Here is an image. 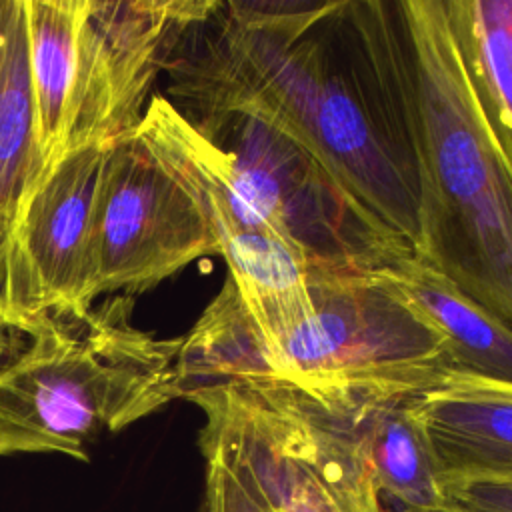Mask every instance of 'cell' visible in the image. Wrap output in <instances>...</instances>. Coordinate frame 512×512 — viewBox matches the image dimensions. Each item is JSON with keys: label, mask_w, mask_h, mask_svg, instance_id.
<instances>
[{"label": "cell", "mask_w": 512, "mask_h": 512, "mask_svg": "<svg viewBox=\"0 0 512 512\" xmlns=\"http://www.w3.org/2000/svg\"><path fill=\"white\" fill-rule=\"evenodd\" d=\"M476 106L512 168V0H442Z\"/></svg>", "instance_id": "obj_14"}, {"label": "cell", "mask_w": 512, "mask_h": 512, "mask_svg": "<svg viewBox=\"0 0 512 512\" xmlns=\"http://www.w3.org/2000/svg\"><path fill=\"white\" fill-rule=\"evenodd\" d=\"M164 74V96L228 92L268 108L416 250L418 118L400 0H214Z\"/></svg>", "instance_id": "obj_1"}, {"label": "cell", "mask_w": 512, "mask_h": 512, "mask_svg": "<svg viewBox=\"0 0 512 512\" xmlns=\"http://www.w3.org/2000/svg\"><path fill=\"white\" fill-rule=\"evenodd\" d=\"M308 392L320 394L334 408L368 464L380 500L416 512L448 508L444 472L412 404L416 392L384 388Z\"/></svg>", "instance_id": "obj_10"}, {"label": "cell", "mask_w": 512, "mask_h": 512, "mask_svg": "<svg viewBox=\"0 0 512 512\" xmlns=\"http://www.w3.org/2000/svg\"><path fill=\"white\" fill-rule=\"evenodd\" d=\"M214 0H82L66 154L134 130L182 34Z\"/></svg>", "instance_id": "obj_8"}, {"label": "cell", "mask_w": 512, "mask_h": 512, "mask_svg": "<svg viewBox=\"0 0 512 512\" xmlns=\"http://www.w3.org/2000/svg\"><path fill=\"white\" fill-rule=\"evenodd\" d=\"M220 256L192 192L134 128L104 146L96 210L98 296L138 294L190 262Z\"/></svg>", "instance_id": "obj_7"}, {"label": "cell", "mask_w": 512, "mask_h": 512, "mask_svg": "<svg viewBox=\"0 0 512 512\" xmlns=\"http://www.w3.org/2000/svg\"><path fill=\"white\" fill-rule=\"evenodd\" d=\"M308 290L310 312L294 326L262 336L226 276L182 336L178 398L220 382L422 392L454 370L440 336L380 270L310 268Z\"/></svg>", "instance_id": "obj_2"}, {"label": "cell", "mask_w": 512, "mask_h": 512, "mask_svg": "<svg viewBox=\"0 0 512 512\" xmlns=\"http://www.w3.org/2000/svg\"><path fill=\"white\" fill-rule=\"evenodd\" d=\"M164 98L226 156L252 204L310 268L370 272L414 252L262 104L210 90Z\"/></svg>", "instance_id": "obj_5"}, {"label": "cell", "mask_w": 512, "mask_h": 512, "mask_svg": "<svg viewBox=\"0 0 512 512\" xmlns=\"http://www.w3.org/2000/svg\"><path fill=\"white\" fill-rule=\"evenodd\" d=\"M380 272L440 336L456 372L512 384V326L414 252Z\"/></svg>", "instance_id": "obj_12"}, {"label": "cell", "mask_w": 512, "mask_h": 512, "mask_svg": "<svg viewBox=\"0 0 512 512\" xmlns=\"http://www.w3.org/2000/svg\"><path fill=\"white\" fill-rule=\"evenodd\" d=\"M48 318L16 230L0 222V324L30 338Z\"/></svg>", "instance_id": "obj_16"}, {"label": "cell", "mask_w": 512, "mask_h": 512, "mask_svg": "<svg viewBox=\"0 0 512 512\" xmlns=\"http://www.w3.org/2000/svg\"><path fill=\"white\" fill-rule=\"evenodd\" d=\"M184 400L204 414L198 436L244 468L272 512H384L368 464L320 394L220 382Z\"/></svg>", "instance_id": "obj_6"}, {"label": "cell", "mask_w": 512, "mask_h": 512, "mask_svg": "<svg viewBox=\"0 0 512 512\" xmlns=\"http://www.w3.org/2000/svg\"><path fill=\"white\" fill-rule=\"evenodd\" d=\"M384 512H416V510H404V508H384ZM438 512H452L450 508L446 510H438Z\"/></svg>", "instance_id": "obj_20"}, {"label": "cell", "mask_w": 512, "mask_h": 512, "mask_svg": "<svg viewBox=\"0 0 512 512\" xmlns=\"http://www.w3.org/2000/svg\"><path fill=\"white\" fill-rule=\"evenodd\" d=\"M30 68L44 178L66 156L82 0H26Z\"/></svg>", "instance_id": "obj_15"}, {"label": "cell", "mask_w": 512, "mask_h": 512, "mask_svg": "<svg viewBox=\"0 0 512 512\" xmlns=\"http://www.w3.org/2000/svg\"><path fill=\"white\" fill-rule=\"evenodd\" d=\"M418 118L414 250L512 326V168L468 86L442 0H400Z\"/></svg>", "instance_id": "obj_3"}, {"label": "cell", "mask_w": 512, "mask_h": 512, "mask_svg": "<svg viewBox=\"0 0 512 512\" xmlns=\"http://www.w3.org/2000/svg\"><path fill=\"white\" fill-rule=\"evenodd\" d=\"M452 512H512V480L446 478Z\"/></svg>", "instance_id": "obj_18"}, {"label": "cell", "mask_w": 512, "mask_h": 512, "mask_svg": "<svg viewBox=\"0 0 512 512\" xmlns=\"http://www.w3.org/2000/svg\"><path fill=\"white\" fill-rule=\"evenodd\" d=\"M180 342L134 326L132 298L122 294L80 320L50 316L0 368V456L88 462L104 432L178 398Z\"/></svg>", "instance_id": "obj_4"}, {"label": "cell", "mask_w": 512, "mask_h": 512, "mask_svg": "<svg viewBox=\"0 0 512 512\" xmlns=\"http://www.w3.org/2000/svg\"><path fill=\"white\" fill-rule=\"evenodd\" d=\"M414 410L444 478L512 480V384L448 372Z\"/></svg>", "instance_id": "obj_11"}, {"label": "cell", "mask_w": 512, "mask_h": 512, "mask_svg": "<svg viewBox=\"0 0 512 512\" xmlns=\"http://www.w3.org/2000/svg\"><path fill=\"white\" fill-rule=\"evenodd\" d=\"M28 344V338L4 324H0V368L12 360L24 346Z\"/></svg>", "instance_id": "obj_19"}, {"label": "cell", "mask_w": 512, "mask_h": 512, "mask_svg": "<svg viewBox=\"0 0 512 512\" xmlns=\"http://www.w3.org/2000/svg\"><path fill=\"white\" fill-rule=\"evenodd\" d=\"M44 180L26 0H0V222L16 230Z\"/></svg>", "instance_id": "obj_13"}, {"label": "cell", "mask_w": 512, "mask_h": 512, "mask_svg": "<svg viewBox=\"0 0 512 512\" xmlns=\"http://www.w3.org/2000/svg\"><path fill=\"white\" fill-rule=\"evenodd\" d=\"M104 146L68 152L26 202L16 236L50 316L80 320L98 298L96 210Z\"/></svg>", "instance_id": "obj_9"}, {"label": "cell", "mask_w": 512, "mask_h": 512, "mask_svg": "<svg viewBox=\"0 0 512 512\" xmlns=\"http://www.w3.org/2000/svg\"><path fill=\"white\" fill-rule=\"evenodd\" d=\"M204 458L202 512H272L244 468L214 442L198 436Z\"/></svg>", "instance_id": "obj_17"}]
</instances>
